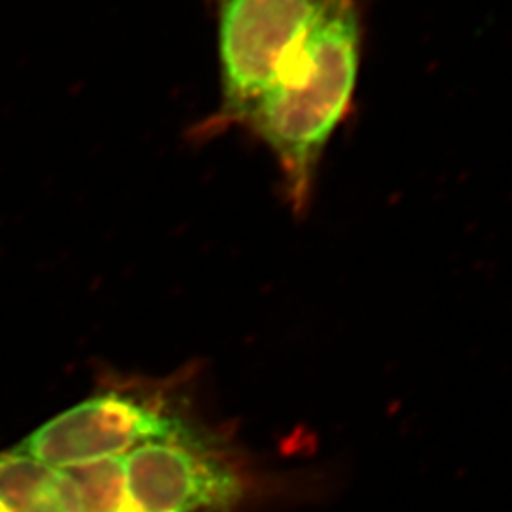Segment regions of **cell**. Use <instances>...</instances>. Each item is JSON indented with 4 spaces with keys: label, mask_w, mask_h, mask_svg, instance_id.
Returning <instances> with one entry per match:
<instances>
[{
    "label": "cell",
    "mask_w": 512,
    "mask_h": 512,
    "mask_svg": "<svg viewBox=\"0 0 512 512\" xmlns=\"http://www.w3.org/2000/svg\"><path fill=\"white\" fill-rule=\"evenodd\" d=\"M361 57L357 2L329 0L272 86L238 120L272 150L296 213L308 209L325 150L353 107Z\"/></svg>",
    "instance_id": "1"
},
{
    "label": "cell",
    "mask_w": 512,
    "mask_h": 512,
    "mask_svg": "<svg viewBox=\"0 0 512 512\" xmlns=\"http://www.w3.org/2000/svg\"><path fill=\"white\" fill-rule=\"evenodd\" d=\"M135 512H226L247 495L234 456L194 427L124 456Z\"/></svg>",
    "instance_id": "2"
},
{
    "label": "cell",
    "mask_w": 512,
    "mask_h": 512,
    "mask_svg": "<svg viewBox=\"0 0 512 512\" xmlns=\"http://www.w3.org/2000/svg\"><path fill=\"white\" fill-rule=\"evenodd\" d=\"M329 0H219L222 118L266 92Z\"/></svg>",
    "instance_id": "3"
},
{
    "label": "cell",
    "mask_w": 512,
    "mask_h": 512,
    "mask_svg": "<svg viewBox=\"0 0 512 512\" xmlns=\"http://www.w3.org/2000/svg\"><path fill=\"white\" fill-rule=\"evenodd\" d=\"M190 427L167 404L129 391H105L46 421L14 450L61 469L122 458L147 442Z\"/></svg>",
    "instance_id": "4"
},
{
    "label": "cell",
    "mask_w": 512,
    "mask_h": 512,
    "mask_svg": "<svg viewBox=\"0 0 512 512\" xmlns=\"http://www.w3.org/2000/svg\"><path fill=\"white\" fill-rule=\"evenodd\" d=\"M57 478L67 512H135L124 456L61 467Z\"/></svg>",
    "instance_id": "5"
},
{
    "label": "cell",
    "mask_w": 512,
    "mask_h": 512,
    "mask_svg": "<svg viewBox=\"0 0 512 512\" xmlns=\"http://www.w3.org/2000/svg\"><path fill=\"white\" fill-rule=\"evenodd\" d=\"M0 512H67L57 469L14 448L0 452Z\"/></svg>",
    "instance_id": "6"
}]
</instances>
